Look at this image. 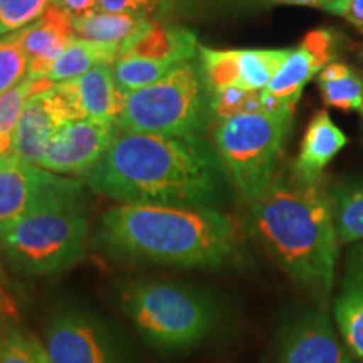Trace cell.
Wrapping results in <instances>:
<instances>
[{
    "instance_id": "1",
    "label": "cell",
    "mask_w": 363,
    "mask_h": 363,
    "mask_svg": "<svg viewBox=\"0 0 363 363\" xmlns=\"http://www.w3.org/2000/svg\"><path fill=\"white\" fill-rule=\"evenodd\" d=\"M229 175L202 136L120 131L101 162L86 175L93 192L120 203L214 208Z\"/></svg>"
},
{
    "instance_id": "2",
    "label": "cell",
    "mask_w": 363,
    "mask_h": 363,
    "mask_svg": "<svg viewBox=\"0 0 363 363\" xmlns=\"http://www.w3.org/2000/svg\"><path fill=\"white\" fill-rule=\"evenodd\" d=\"M247 206L254 238L325 310L333 291L340 240L333 197L323 180L301 179L293 169L278 172L269 189Z\"/></svg>"
},
{
    "instance_id": "3",
    "label": "cell",
    "mask_w": 363,
    "mask_h": 363,
    "mask_svg": "<svg viewBox=\"0 0 363 363\" xmlns=\"http://www.w3.org/2000/svg\"><path fill=\"white\" fill-rule=\"evenodd\" d=\"M99 244L113 256L184 269H214L240 242L233 217L211 207L120 203L103 214Z\"/></svg>"
},
{
    "instance_id": "4",
    "label": "cell",
    "mask_w": 363,
    "mask_h": 363,
    "mask_svg": "<svg viewBox=\"0 0 363 363\" xmlns=\"http://www.w3.org/2000/svg\"><path fill=\"white\" fill-rule=\"evenodd\" d=\"M86 238V203L83 189H78L26 216L0 239V251L16 271L49 276L83 259Z\"/></svg>"
},
{
    "instance_id": "5",
    "label": "cell",
    "mask_w": 363,
    "mask_h": 363,
    "mask_svg": "<svg viewBox=\"0 0 363 363\" xmlns=\"http://www.w3.org/2000/svg\"><path fill=\"white\" fill-rule=\"evenodd\" d=\"M123 306L138 335L162 352H184L208 338L217 310L206 293L172 281L143 279L123 294Z\"/></svg>"
},
{
    "instance_id": "6",
    "label": "cell",
    "mask_w": 363,
    "mask_h": 363,
    "mask_svg": "<svg viewBox=\"0 0 363 363\" xmlns=\"http://www.w3.org/2000/svg\"><path fill=\"white\" fill-rule=\"evenodd\" d=\"M211 91L202 67L182 62L152 86L125 94L116 128L177 138L201 136L211 121Z\"/></svg>"
},
{
    "instance_id": "7",
    "label": "cell",
    "mask_w": 363,
    "mask_h": 363,
    "mask_svg": "<svg viewBox=\"0 0 363 363\" xmlns=\"http://www.w3.org/2000/svg\"><path fill=\"white\" fill-rule=\"evenodd\" d=\"M294 111H257L217 123L214 148L222 165L247 203L259 199L278 174L293 128Z\"/></svg>"
},
{
    "instance_id": "8",
    "label": "cell",
    "mask_w": 363,
    "mask_h": 363,
    "mask_svg": "<svg viewBox=\"0 0 363 363\" xmlns=\"http://www.w3.org/2000/svg\"><path fill=\"white\" fill-rule=\"evenodd\" d=\"M83 180L59 177L16 155L0 157V239L43 203L83 189Z\"/></svg>"
},
{
    "instance_id": "9",
    "label": "cell",
    "mask_w": 363,
    "mask_h": 363,
    "mask_svg": "<svg viewBox=\"0 0 363 363\" xmlns=\"http://www.w3.org/2000/svg\"><path fill=\"white\" fill-rule=\"evenodd\" d=\"M43 345L49 363H125L106 326L79 310L57 313Z\"/></svg>"
},
{
    "instance_id": "10",
    "label": "cell",
    "mask_w": 363,
    "mask_h": 363,
    "mask_svg": "<svg viewBox=\"0 0 363 363\" xmlns=\"http://www.w3.org/2000/svg\"><path fill=\"white\" fill-rule=\"evenodd\" d=\"M288 54L289 49L199 48L202 74L211 93L225 88L261 93L283 66Z\"/></svg>"
},
{
    "instance_id": "11",
    "label": "cell",
    "mask_w": 363,
    "mask_h": 363,
    "mask_svg": "<svg viewBox=\"0 0 363 363\" xmlns=\"http://www.w3.org/2000/svg\"><path fill=\"white\" fill-rule=\"evenodd\" d=\"M337 49V34L328 29H316L303 39L296 48L289 49L288 57L274 78L261 91L266 111L293 110L301 98L303 89L320 74L321 69L333 62Z\"/></svg>"
},
{
    "instance_id": "12",
    "label": "cell",
    "mask_w": 363,
    "mask_h": 363,
    "mask_svg": "<svg viewBox=\"0 0 363 363\" xmlns=\"http://www.w3.org/2000/svg\"><path fill=\"white\" fill-rule=\"evenodd\" d=\"M116 133V123L113 121H71L54 136L39 167L69 179L86 177L106 155Z\"/></svg>"
},
{
    "instance_id": "13",
    "label": "cell",
    "mask_w": 363,
    "mask_h": 363,
    "mask_svg": "<svg viewBox=\"0 0 363 363\" xmlns=\"http://www.w3.org/2000/svg\"><path fill=\"white\" fill-rule=\"evenodd\" d=\"M71 121H78V115L57 84L34 94L22 110L13 136V155L39 167L54 136Z\"/></svg>"
},
{
    "instance_id": "14",
    "label": "cell",
    "mask_w": 363,
    "mask_h": 363,
    "mask_svg": "<svg viewBox=\"0 0 363 363\" xmlns=\"http://www.w3.org/2000/svg\"><path fill=\"white\" fill-rule=\"evenodd\" d=\"M337 326L325 310L311 311L286 328L279 363H352Z\"/></svg>"
},
{
    "instance_id": "15",
    "label": "cell",
    "mask_w": 363,
    "mask_h": 363,
    "mask_svg": "<svg viewBox=\"0 0 363 363\" xmlns=\"http://www.w3.org/2000/svg\"><path fill=\"white\" fill-rule=\"evenodd\" d=\"M197 35L187 27L170 21L150 19L133 35L121 43L120 59L140 57L163 62L194 61L199 54Z\"/></svg>"
},
{
    "instance_id": "16",
    "label": "cell",
    "mask_w": 363,
    "mask_h": 363,
    "mask_svg": "<svg viewBox=\"0 0 363 363\" xmlns=\"http://www.w3.org/2000/svg\"><path fill=\"white\" fill-rule=\"evenodd\" d=\"M76 39L71 13L59 6L49 7L38 21L22 29L29 76L45 78L54 62Z\"/></svg>"
},
{
    "instance_id": "17",
    "label": "cell",
    "mask_w": 363,
    "mask_h": 363,
    "mask_svg": "<svg viewBox=\"0 0 363 363\" xmlns=\"http://www.w3.org/2000/svg\"><path fill=\"white\" fill-rule=\"evenodd\" d=\"M74 108L78 120H106L116 123L123 110L125 94L118 88L113 66L104 65L81 78L57 83Z\"/></svg>"
},
{
    "instance_id": "18",
    "label": "cell",
    "mask_w": 363,
    "mask_h": 363,
    "mask_svg": "<svg viewBox=\"0 0 363 363\" xmlns=\"http://www.w3.org/2000/svg\"><path fill=\"white\" fill-rule=\"evenodd\" d=\"M335 326L352 358L363 363V242L353 244L345 261L342 288L335 299Z\"/></svg>"
},
{
    "instance_id": "19",
    "label": "cell",
    "mask_w": 363,
    "mask_h": 363,
    "mask_svg": "<svg viewBox=\"0 0 363 363\" xmlns=\"http://www.w3.org/2000/svg\"><path fill=\"white\" fill-rule=\"evenodd\" d=\"M347 143V135L331 121L328 111H316L303 135L298 158L293 163V170L301 179H321L326 165L338 155L340 150Z\"/></svg>"
},
{
    "instance_id": "20",
    "label": "cell",
    "mask_w": 363,
    "mask_h": 363,
    "mask_svg": "<svg viewBox=\"0 0 363 363\" xmlns=\"http://www.w3.org/2000/svg\"><path fill=\"white\" fill-rule=\"evenodd\" d=\"M120 49L121 43H99L78 38L54 62L45 79L54 84L65 83L81 78L98 66H111L120 59Z\"/></svg>"
},
{
    "instance_id": "21",
    "label": "cell",
    "mask_w": 363,
    "mask_h": 363,
    "mask_svg": "<svg viewBox=\"0 0 363 363\" xmlns=\"http://www.w3.org/2000/svg\"><path fill=\"white\" fill-rule=\"evenodd\" d=\"M323 103L342 111H360L363 106V72L350 65L333 61L318 74Z\"/></svg>"
},
{
    "instance_id": "22",
    "label": "cell",
    "mask_w": 363,
    "mask_h": 363,
    "mask_svg": "<svg viewBox=\"0 0 363 363\" xmlns=\"http://www.w3.org/2000/svg\"><path fill=\"white\" fill-rule=\"evenodd\" d=\"M148 17L135 13H113L94 11L84 16L72 17V27L81 39L99 43H123L133 35Z\"/></svg>"
},
{
    "instance_id": "23",
    "label": "cell",
    "mask_w": 363,
    "mask_h": 363,
    "mask_svg": "<svg viewBox=\"0 0 363 363\" xmlns=\"http://www.w3.org/2000/svg\"><path fill=\"white\" fill-rule=\"evenodd\" d=\"M331 197L340 246L363 242V179L338 185Z\"/></svg>"
},
{
    "instance_id": "24",
    "label": "cell",
    "mask_w": 363,
    "mask_h": 363,
    "mask_svg": "<svg viewBox=\"0 0 363 363\" xmlns=\"http://www.w3.org/2000/svg\"><path fill=\"white\" fill-rule=\"evenodd\" d=\"M54 83L45 78H27L7 93L0 94V157L13 155V136L22 110L34 94L51 89Z\"/></svg>"
},
{
    "instance_id": "25",
    "label": "cell",
    "mask_w": 363,
    "mask_h": 363,
    "mask_svg": "<svg viewBox=\"0 0 363 363\" xmlns=\"http://www.w3.org/2000/svg\"><path fill=\"white\" fill-rule=\"evenodd\" d=\"M179 65L175 62L152 61V59L140 57H123L118 59L113 66L118 88L123 94L143 89L152 86L157 81L165 78L169 72Z\"/></svg>"
},
{
    "instance_id": "26",
    "label": "cell",
    "mask_w": 363,
    "mask_h": 363,
    "mask_svg": "<svg viewBox=\"0 0 363 363\" xmlns=\"http://www.w3.org/2000/svg\"><path fill=\"white\" fill-rule=\"evenodd\" d=\"M29 76V61L22 44V29L0 38V94Z\"/></svg>"
},
{
    "instance_id": "27",
    "label": "cell",
    "mask_w": 363,
    "mask_h": 363,
    "mask_svg": "<svg viewBox=\"0 0 363 363\" xmlns=\"http://www.w3.org/2000/svg\"><path fill=\"white\" fill-rule=\"evenodd\" d=\"M257 111H266L261 93H257V91L225 88L211 93V113L217 120V123L230 120L234 116Z\"/></svg>"
},
{
    "instance_id": "28",
    "label": "cell",
    "mask_w": 363,
    "mask_h": 363,
    "mask_svg": "<svg viewBox=\"0 0 363 363\" xmlns=\"http://www.w3.org/2000/svg\"><path fill=\"white\" fill-rule=\"evenodd\" d=\"M194 0H98L96 11L113 13H135L148 19L163 21V17L185 9H194Z\"/></svg>"
},
{
    "instance_id": "29",
    "label": "cell",
    "mask_w": 363,
    "mask_h": 363,
    "mask_svg": "<svg viewBox=\"0 0 363 363\" xmlns=\"http://www.w3.org/2000/svg\"><path fill=\"white\" fill-rule=\"evenodd\" d=\"M0 363H49L43 342L19 328L4 331Z\"/></svg>"
},
{
    "instance_id": "30",
    "label": "cell",
    "mask_w": 363,
    "mask_h": 363,
    "mask_svg": "<svg viewBox=\"0 0 363 363\" xmlns=\"http://www.w3.org/2000/svg\"><path fill=\"white\" fill-rule=\"evenodd\" d=\"M56 0H0V38L39 19Z\"/></svg>"
},
{
    "instance_id": "31",
    "label": "cell",
    "mask_w": 363,
    "mask_h": 363,
    "mask_svg": "<svg viewBox=\"0 0 363 363\" xmlns=\"http://www.w3.org/2000/svg\"><path fill=\"white\" fill-rule=\"evenodd\" d=\"M328 12L343 17L363 33V0H333Z\"/></svg>"
},
{
    "instance_id": "32",
    "label": "cell",
    "mask_w": 363,
    "mask_h": 363,
    "mask_svg": "<svg viewBox=\"0 0 363 363\" xmlns=\"http://www.w3.org/2000/svg\"><path fill=\"white\" fill-rule=\"evenodd\" d=\"M54 6L62 7L66 12H69L72 17H78L96 11L98 0H56Z\"/></svg>"
},
{
    "instance_id": "33",
    "label": "cell",
    "mask_w": 363,
    "mask_h": 363,
    "mask_svg": "<svg viewBox=\"0 0 363 363\" xmlns=\"http://www.w3.org/2000/svg\"><path fill=\"white\" fill-rule=\"evenodd\" d=\"M276 4H286V6H303V7H316L323 9L328 12V7L333 0H272Z\"/></svg>"
},
{
    "instance_id": "34",
    "label": "cell",
    "mask_w": 363,
    "mask_h": 363,
    "mask_svg": "<svg viewBox=\"0 0 363 363\" xmlns=\"http://www.w3.org/2000/svg\"><path fill=\"white\" fill-rule=\"evenodd\" d=\"M13 311V303L12 299L7 296V293H4L0 289V316H7Z\"/></svg>"
},
{
    "instance_id": "35",
    "label": "cell",
    "mask_w": 363,
    "mask_h": 363,
    "mask_svg": "<svg viewBox=\"0 0 363 363\" xmlns=\"http://www.w3.org/2000/svg\"><path fill=\"white\" fill-rule=\"evenodd\" d=\"M2 337H4V330H2V321H0V343H2Z\"/></svg>"
},
{
    "instance_id": "36",
    "label": "cell",
    "mask_w": 363,
    "mask_h": 363,
    "mask_svg": "<svg viewBox=\"0 0 363 363\" xmlns=\"http://www.w3.org/2000/svg\"><path fill=\"white\" fill-rule=\"evenodd\" d=\"M360 113H362V138H363V106H362Z\"/></svg>"
},
{
    "instance_id": "37",
    "label": "cell",
    "mask_w": 363,
    "mask_h": 363,
    "mask_svg": "<svg viewBox=\"0 0 363 363\" xmlns=\"http://www.w3.org/2000/svg\"><path fill=\"white\" fill-rule=\"evenodd\" d=\"M360 54H362V59H363V48H362V52Z\"/></svg>"
}]
</instances>
